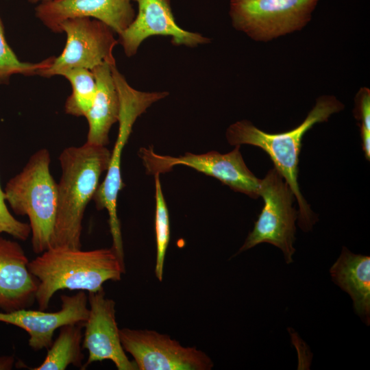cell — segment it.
<instances>
[{"instance_id":"cell-1","label":"cell","mask_w":370,"mask_h":370,"mask_svg":"<svg viewBox=\"0 0 370 370\" xmlns=\"http://www.w3.org/2000/svg\"><path fill=\"white\" fill-rule=\"evenodd\" d=\"M111 151L88 143L65 148L59 156L61 177L51 247L81 249L82 220L88 202L107 171Z\"/></svg>"},{"instance_id":"cell-2","label":"cell","mask_w":370,"mask_h":370,"mask_svg":"<svg viewBox=\"0 0 370 370\" xmlns=\"http://www.w3.org/2000/svg\"><path fill=\"white\" fill-rule=\"evenodd\" d=\"M28 268L38 281L36 301L41 310L48 308L58 291L96 292L125 273V264L112 247L88 251L51 247L29 262Z\"/></svg>"},{"instance_id":"cell-3","label":"cell","mask_w":370,"mask_h":370,"mask_svg":"<svg viewBox=\"0 0 370 370\" xmlns=\"http://www.w3.org/2000/svg\"><path fill=\"white\" fill-rule=\"evenodd\" d=\"M344 107L334 96L323 95L317 98L304 121L288 132L267 133L247 120L236 121L226 130V138L230 145H251L262 149L269 155L274 167L294 193L299 205L298 224L304 232L312 230L317 218L304 198L298 183L299 155L302 138L314 125L327 121L331 115L343 110Z\"/></svg>"},{"instance_id":"cell-4","label":"cell","mask_w":370,"mask_h":370,"mask_svg":"<svg viewBox=\"0 0 370 370\" xmlns=\"http://www.w3.org/2000/svg\"><path fill=\"white\" fill-rule=\"evenodd\" d=\"M50 162L48 149H39L3 189L14 212L28 217L32 249L37 254L51 247L56 218L57 183L50 173Z\"/></svg>"},{"instance_id":"cell-5","label":"cell","mask_w":370,"mask_h":370,"mask_svg":"<svg viewBox=\"0 0 370 370\" xmlns=\"http://www.w3.org/2000/svg\"><path fill=\"white\" fill-rule=\"evenodd\" d=\"M112 74L118 91L120 111L119 132L111 152L109 166L103 181L99 185L92 199L99 210L106 209L112 237V247L121 262L124 263V251L121 223L117 215L116 202L120 190L125 186L121 178V162L123 148L127 142L132 127L138 119L155 102L169 95L166 91L143 92L132 88L116 65L112 66Z\"/></svg>"},{"instance_id":"cell-6","label":"cell","mask_w":370,"mask_h":370,"mask_svg":"<svg viewBox=\"0 0 370 370\" xmlns=\"http://www.w3.org/2000/svg\"><path fill=\"white\" fill-rule=\"evenodd\" d=\"M259 196L264 200V206L238 253L267 243L280 249L286 264H290L295 251L293 243L299 214L293 206L294 193L274 167L261 179Z\"/></svg>"},{"instance_id":"cell-7","label":"cell","mask_w":370,"mask_h":370,"mask_svg":"<svg viewBox=\"0 0 370 370\" xmlns=\"http://www.w3.org/2000/svg\"><path fill=\"white\" fill-rule=\"evenodd\" d=\"M319 0H230L232 26L256 41L301 30Z\"/></svg>"},{"instance_id":"cell-8","label":"cell","mask_w":370,"mask_h":370,"mask_svg":"<svg viewBox=\"0 0 370 370\" xmlns=\"http://www.w3.org/2000/svg\"><path fill=\"white\" fill-rule=\"evenodd\" d=\"M241 145L227 153L209 151L201 154L186 152L173 157L154 152L153 147H142L138 155L148 174L156 175L171 171L176 165L190 167L215 177L232 190L256 199L259 197L261 179L248 169L240 151Z\"/></svg>"},{"instance_id":"cell-9","label":"cell","mask_w":370,"mask_h":370,"mask_svg":"<svg viewBox=\"0 0 370 370\" xmlns=\"http://www.w3.org/2000/svg\"><path fill=\"white\" fill-rule=\"evenodd\" d=\"M60 32L66 35L64 50L38 75L50 77L75 68L91 71L105 63L116 65L113 49L118 39L104 23L89 17L69 18L60 23Z\"/></svg>"},{"instance_id":"cell-10","label":"cell","mask_w":370,"mask_h":370,"mask_svg":"<svg viewBox=\"0 0 370 370\" xmlns=\"http://www.w3.org/2000/svg\"><path fill=\"white\" fill-rule=\"evenodd\" d=\"M125 352L138 370H210L211 359L195 347H184L170 336L150 330L119 329Z\"/></svg>"},{"instance_id":"cell-11","label":"cell","mask_w":370,"mask_h":370,"mask_svg":"<svg viewBox=\"0 0 370 370\" xmlns=\"http://www.w3.org/2000/svg\"><path fill=\"white\" fill-rule=\"evenodd\" d=\"M89 312L84 322L82 349L88 352V360L81 369L95 362L110 360L119 370H138L123 348L115 317V301L106 298L103 288L89 292Z\"/></svg>"},{"instance_id":"cell-12","label":"cell","mask_w":370,"mask_h":370,"mask_svg":"<svg viewBox=\"0 0 370 370\" xmlns=\"http://www.w3.org/2000/svg\"><path fill=\"white\" fill-rule=\"evenodd\" d=\"M138 4V13L131 24L120 34L118 42L125 54L134 56L141 45L151 36H171L175 46L195 47L210 39L197 32L180 27L172 12L171 0H132Z\"/></svg>"},{"instance_id":"cell-13","label":"cell","mask_w":370,"mask_h":370,"mask_svg":"<svg viewBox=\"0 0 370 370\" xmlns=\"http://www.w3.org/2000/svg\"><path fill=\"white\" fill-rule=\"evenodd\" d=\"M61 308L56 312L23 308L0 312V321L16 325L26 331L29 345L34 351L48 349L53 343L54 332L70 323H84L88 318V296L79 291L73 295H62Z\"/></svg>"},{"instance_id":"cell-14","label":"cell","mask_w":370,"mask_h":370,"mask_svg":"<svg viewBox=\"0 0 370 370\" xmlns=\"http://www.w3.org/2000/svg\"><path fill=\"white\" fill-rule=\"evenodd\" d=\"M132 0H50L35 8L36 16L51 31L60 33V23L69 18L97 19L118 35L133 21L135 12Z\"/></svg>"},{"instance_id":"cell-15","label":"cell","mask_w":370,"mask_h":370,"mask_svg":"<svg viewBox=\"0 0 370 370\" xmlns=\"http://www.w3.org/2000/svg\"><path fill=\"white\" fill-rule=\"evenodd\" d=\"M28 258L16 241L0 236V309L27 308L36 301L38 281L29 271Z\"/></svg>"},{"instance_id":"cell-16","label":"cell","mask_w":370,"mask_h":370,"mask_svg":"<svg viewBox=\"0 0 370 370\" xmlns=\"http://www.w3.org/2000/svg\"><path fill=\"white\" fill-rule=\"evenodd\" d=\"M112 66L105 63L91 70L96 92L85 115L88 123L86 143L89 144L106 147L110 128L119 120L120 101L112 74Z\"/></svg>"},{"instance_id":"cell-17","label":"cell","mask_w":370,"mask_h":370,"mask_svg":"<svg viewBox=\"0 0 370 370\" xmlns=\"http://www.w3.org/2000/svg\"><path fill=\"white\" fill-rule=\"evenodd\" d=\"M333 282L351 297L357 314L370 323V257L355 254L345 247L330 269Z\"/></svg>"},{"instance_id":"cell-18","label":"cell","mask_w":370,"mask_h":370,"mask_svg":"<svg viewBox=\"0 0 370 370\" xmlns=\"http://www.w3.org/2000/svg\"><path fill=\"white\" fill-rule=\"evenodd\" d=\"M84 323H70L60 328L57 338L48 349L45 360L33 370H64L70 365L82 367V352Z\"/></svg>"},{"instance_id":"cell-19","label":"cell","mask_w":370,"mask_h":370,"mask_svg":"<svg viewBox=\"0 0 370 370\" xmlns=\"http://www.w3.org/2000/svg\"><path fill=\"white\" fill-rule=\"evenodd\" d=\"M61 75L67 79L72 87V92L65 102V112L75 116H85L96 92V82L92 71L75 68L64 71Z\"/></svg>"},{"instance_id":"cell-20","label":"cell","mask_w":370,"mask_h":370,"mask_svg":"<svg viewBox=\"0 0 370 370\" xmlns=\"http://www.w3.org/2000/svg\"><path fill=\"white\" fill-rule=\"evenodd\" d=\"M53 57L47 58L36 63L20 60L8 43L3 23L0 16V85L8 84L11 77L14 75L25 76L38 75L40 71L51 64Z\"/></svg>"},{"instance_id":"cell-21","label":"cell","mask_w":370,"mask_h":370,"mask_svg":"<svg viewBox=\"0 0 370 370\" xmlns=\"http://www.w3.org/2000/svg\"><path fill=\"white\" fill-rule=\"evenodd\" d=\"M159 174L155 177V231L156 240V262L155 273L162 281L166 249L170 239V222L167 206L162 190Z\"/></svg>"},{"instance_id":"cell-22","label":"cell","mask_w":370,"mask_h":370,"mask_svg":"<svg viewBox=\"0 0 370 370\" xmlns=\"http://www.w3.org/2000/svg\"><path fill=\"white\" fill-rule=\"evenodd\" d=\"M5 233L20 241H26L31 234L29 223L16 219L8 210L4 190L0 184V234Z\"/></svg>"},{"instance_id":"cell-23","label":"cell","mask_w":370,"mask_h":370,"mask_svg":"<svg viewBox=\"0 0 370 370\" xmlns=\"http://www.w3.org/2000/svg\"><path fill=\"white\" fill-rule=\"evenodd\" d=\"M355 118L360 121L359 125L370 130V90L364 87L359 90L355 98Z\"/></svg>"},{"instance_id":"cell-24","label":"cell","mask_w":370,"mask_h":370,"mask_svg":"<svg viewBox=\"0 0 370 370\" xmlns=\"http://www.w3.org/2000/svg\"><path fill=\"white\" fill-rule=\"evenodd\" d=\"M360 137L362 141V151L367 160L370 159V130L365 126L360 125Z\"/></svg>"},{"instance_id":"cell-25","label":"cell","mask_w":370,"mask_h":370,"mask_svg":"<svg viewBox=\"0 0 370 370\" xmlns=\"http://www.w3.org/2000/svg\"><path fill=\"white\" fill-rule=\"evenodd\" d=\"M14 362V358L12 356L0 357V370L12 369Z\"/></svg>"},{"instance_id":"cell-26","label":"cell","mask_w":370,"mask_h":370,"mask_svg":"<svg viewBox=\"0 0 370 370\" xmlns=\"http://www.w3.org/2000/svg\"><path fill=\"white\" fill-rule=\"evenodd\" d=\"M29 3H42V2H45V1H50V0H28Z\"/></svg>"}]
</instances>
